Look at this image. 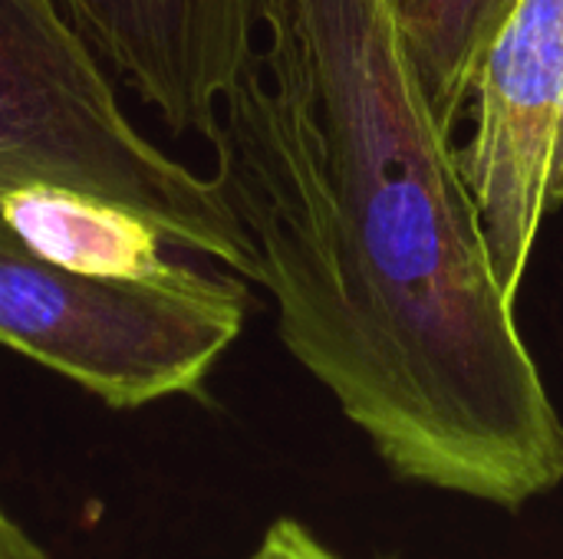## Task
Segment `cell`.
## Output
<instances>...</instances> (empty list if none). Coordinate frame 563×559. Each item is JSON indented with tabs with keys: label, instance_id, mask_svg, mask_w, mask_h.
I'll return each instance as SVG.
<instances>
[{
	"label": "cell",
	"instance_id": "1",
	"mask_svg": "<svg viewBox=\"0 0 563 559\" xmlns=\"http://www.w3.org/2000/svg\"><path fill=\"white\" fill-rule=\"evenodd\" d=\"M208 142L284 346L399 478L511 511L561 484L563 418L386 0H267Z\"/></svg>",
	"mask_w": 563,
	"mask_h": 559
},
{
	"label": "cell",
	"instance_id": "2",
	"mask_svg": "<svg viewBox=\"0 0 563 559\" xmlns=\"http://www.w3.org/2000/svg\"><path fill=\"white\" fill-rule=\"evenodd\" d=\"M0 181H53L139 211L178 247L261 283L224 185L148 142L56 0H0Z\"/></svg>",
	"mask_w": 563,
	"mask_h": 559
},
{
	"label": "cell",
	"instance_id": "3",
	"mask_svg": "<svg viewBox=\"0 0 563 559\" xmlns=\"http://www.w3.org/2000/svg\"><path fill=\"white\" fill-rule=\"evenodd\" d=\"M247 303L238 273L205 293L82 277L36 254L0 217V346L115 412L201 395L241 336Z\"/></svg>",
	"mask_w": 563,
	"mask_h": 559
},
{
	"label": "cell",
	"instance_id": "4",
	"mask_svg": "<svg viewBox=\"0 0 563 559\" xmlns=\"http://www.w3.org/2000/svg\"><path fill=\"white\" fill-rule=\"evenodd\" d=\"M455 142L492 277L518 300L541 224L563 208V0H518L488 43Z\"/></svg>",
	"mask_w": 563,
	"mask_h": 559
},
{
	"label": "cell",
	"instance_id": "5",
	"mask_svg": "<svg viewBox=\"0 0 563 559\" xmlns=\"http://www.w3.org/2000/svg\"><path fill=\"white\" fill-rule=\"evenodd\" d=\"M172 132L211 138L264 33L267 0H56Z\"/></svg>",
	"mask_w": 563,
	"mask_h": 559
},
{
	"label": "cell",
	"instance_id": "6",
	"mask_svg": "<svg viewBox=\"0 0 563 559\" xmlns=\"http://www.w3.org/2000/svg\"><path fill=\"white\" fill-rule=\"evenodd\" d=\"M0 217L36 254L82 277L172 293H205L234 277L191 264V250L139 211L53 181H0Z\"/></svg>",
	"mask_w": 563,
	"mask_h": 559
},
{
	"label": "cell",
	"instance_id": "7",
	"mask_svg": "<svg viewBox=\"0 0 563 559\" xmlns=\"http://www.w3.org/2000/svg\"><path fill=\"white\" fill-rule=\"evenodd\" d=\"M518 0H386L402 56L455 142L482 56Z\"/></svg>",
	"mask_w": 563,
	"mask_h": 559
},
{
	"label": "cell",
	"instance_id": "8",
	"mask_svg": "<svg viewBox=\"0 0 563 559\" xmlns=\"http://www.w3.org/2000/svg\"><path fill=\"white\" fill-rule=\"evenodd\" d=\"M247 559H343L327 544H320L300 521L280 517L267 527L257 550Z\"/></svg>",
	"mask_w": 563,
	"mask_h": 559
},
{
	"label": "cell",
	"instance_id": "9",
	"mask_svg": "<svg viewBox=\"0 0 563 559\" xmlns=\"http://www.w3.org/2000/svg\"><path fill=\"white\" fill-rule=\"evenodd\" d=\"M0 559H46V554L33 544V537L3 511V504H0Z\"/></svg>",
	"mask_w": 563,
	"mask_h": 559
}]
</instances>
